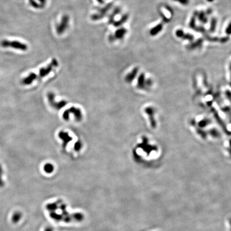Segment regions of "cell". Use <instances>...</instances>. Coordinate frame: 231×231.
Returning a JSON list of instances; mask_svg holds the SVG:
<instances>
[{
    "label": "cell",
    "instance_id": "obj_1",
    "mask_svg": "<svg viewBox=\"0 0 231 231\" xmlns=\"http://www.w3.org/2000/svg\"><path fill=\"white\" fill-rule=\"evenodd\" d=\"M112 6H113L112 3H108V4L105 6L104 7L99 9L97 13H96L95 14H93L91 18L93 20H94V21L99 20L103 18L105 16L107 15V14L109 11V10L111 9V8L112 7Z\"/></svg>",
    "mask_w": 231,
    "mask_h": 231
},
{
    "label": "cell",
    "instance_id": "obj_2",
    "mask_svg": "<svg viewBox=\"0 0 231 231\" xmlns=\"http://www.w3.org/2000/svg\"><path fill=\"white\" fill-rule=\"evenodd\" d=\"M69 20L70 18L68 15H65L62 17L61 21L56 27V32L57 34L61 35L66 31L69 26Z\"/></svg>",
    "mask_w": 231,
    "mask_h": 231
},
{
    "label": "cell",
    "instance_id": "obj_3",
    "mask_svg": "<svg viewBox=\"0 0 231 231\" xmlns=\"http://www.w3.org/2000/svg\"><path fill=\"white\" fill-rule=\"evenodd\" d=\"M176 37L180 38L183 40H187L189 41H193L194 40V37L190 33H186L181 29H179L176 31Z\"/></svg>",
    "mask_w": 231,
    "mask_h": 231
},
{
    "label": "cell",
    "instance_id": "obj_4",
    "mask_svg": "<svg viewBox=\"0 0 231 231\" xmlns=\"http://www.w3.org/2000/svg\"><path fill=\"white\" fill-rule=\"evenodd\" d=\"M194 16L197 17L198 20L200 22L205 24H206L208 22V15L206 14V12H204L203 11H195L194 13Z\"/></svg>",
    "mask_w": 231,
    "mask_h": 231
},
{
    "label": "cell",
    "instance_id": "obj_5",
    "mask_svg": "<svg viewBox=\"0 0 231 231\" xmlns=\"http://www.w3.org/2000/svg\"><path fill=\"white\" fill-rule=\"evenodd\" d=\"M127 32V31L125 28H122L118 29L114 32V35H112L114 41L116 40H122L125 37Z\"/></svg>",
    "mask_w": 231,
    "mask_h": 231
},
{
    "label": "cell",
    "instance_id": "obj_6",
    "mask_svg": "<svg viewBox=\"0 0 231 231\" xmlns=\"http://www.w3.org/2000/svg\"><path fill=\"white\" fill-rule=\"evenodd\" d=\"M57 65V62L56 59H53L52 63L51 64H50V65L48 66V67H47L46 68H42L40 70V77H43L45 76L50 71H51V70L52 69V67L54 66H56Z\"/></svg>",
    "mask_w": 231,
    "mask_h": 231
},
{
    "label": "cell",
    "instance_id": "obj_7",
    "mask_svg": "<svg viewBox=\"0 0 231 231\" xmlns=\"http://www.w3.org/2000/svg\"><path fill=\"white\" fill-rule=\"evenodd\" d=\"M163 27V25L162 23H160L151 28L149 31V34L153 37L156 36L162 31Z\"/></svg>",
    "mask_w": 231,
    "mask_h": 231
},
{
    "label": "cell",
    "instance_id": "obj_8",
    "mask_svg": "<svg viewBox=\"0 0 231 231\" xmlns=\"http://www.w3.org/2000/svg\"><path fill=\"white\" fill-rule=\"evenodd\" d=\"M10 47H12L13 48H15L17 49L22 50L23 51H25L28 49V46L24 43H21L19 41H14L10 42Z\"/></svg>",
    "mask_w": 231,
    "mask_h": 231
},
{
    "label": "cell",
    "instance_id": "obj_9",
    "mask_svg": "<svg viewBox=\"0 0 231 231\" xmlns=\"http://www.w3.org/2000/svg\"><path fill=\"white\" fill-rule=\"evenodd\" d=\"M129 18V16L128 14H124V15L122 16V17H121V18L117 20V21H114V23H113V24L114 25V27H119L121 26L122 25H123L124 24H125L127 20H128V19Z\"/></svg>",
    "mask_w": 231,
    "mask_h": 231
},
{
    "label": "cell",
    "instance_id": "obj_10",
    "mask_svg": "<svg viewBox=\"0 0 231 231\" xmlns=\"http://www.w3.org/2000/svg\"><path fill=\"white\" fill-rule=\"evenodd\" d=\"M122 11V9L120 7H116L114 8V9L113 10L112 13H111V15L109 16V24H113L114 22V17L118 15V14L120 13Z\"/></svg>",
    "mask_w": 231,
    "mask_h": 231
},
{
    "label": "cell",
    "instance_id": "obj_11",
    "mask_svg": "<svg viewBox=\"0 0 231 231\" xmlns=\"http://www.w3.org/2000/svg\"><path fill=\"white\" fill-rule=\"evenodd\" d=\"M36 78H37L36 74H34L33 73H32L28 77L25 78L23 80H22V84H23L24 85H28L32 83L33 81L36 79Z\"/></svg>",
    "mask_w": 231,
    "mask_h": 231
},
{
    "label": "cell",
    "instance_id": "obj_12",
    "mask_svg": "<svg viewBox=\"0 0 231 231\" xmlns=\"http://www.w3.org/2000/svg\"><path fill=\"white\" fill-rule=\"evenodd\" d=\"M203 43V40L201 39H199V40L196 41L195 42L189 44L188 46V48L189 49L192 50L196 49L198 48H200L202 46Z\"/></svg>",
    "mask_w": 231,
    "mask_h": 231
},
{
    "label": "cell",
    "instance_id": "obj_13",
    "mask_svg": "<svg viewBox=\"0 0 231 231\" xmlns=\"http://www.w3.org/2000/svg\"><path fill=\"white\" fill-rule=\"evenodd\" d=\"M22 213L20 211H16L15 213H13V214L12 216L11 220L14 224L18 223L20 220L22 219Z\"/></svg>",
    "mask_w": 231,
    "mask_h": 231
},
{
    "label": "cell",
    "instance_id": "obj_14",
    "mask_svg": "<svg viewBox=\"0 0 231 231\" xmlns=\"http://www.w3.org/2000/svg\"><path fill=\"white\" fill-rule=\"evenodd\" d=\"M217 19L215 18H213L211 19L209 28V31L211 33H213L215 31L216 27H217Z\"/></svg>",
    "mask_w": 231,
    "mask_h": 231
},
{
    "label": "cell",
    "instance_id": "obj_15",
    "mask_svg": "<svg viewBox=\"0 0 231 231\" xmlns=\"http://www.w3.org/2000/svg\"><path fill=\"white\" fill-rule=\"evenodd\" d=\"M28 1L30 3L31 6H33V8H35L39 9V8H42L43 6L42 4H38L35 0H28Z\"/></svg>",
    "mask_w": 231,
    "mask_h": 231
},
{
    "label": "cell",
    "instance_id": "obj_16",
    "mask_svg": "<svg viewBox=\"0 0 231 231\" xmlns=\"http://www.w3.org/2000/svg\"><path fill=\"white\" fill-rule=\"evenodd\" d=\"M189 26H190V28H193V29H195V28H196V17L194 15L191 17V20H190Z\"/></svg>",
    "mask_w": 231,
    "mask_h": 231
},
{
    "label": "cell",
    "instance_id": "obj_17",
    "mask_svg": "<svg viewBox=\"0 0 231 231\" xmlns=\"http://www.w3.org/2000/svg\"><path fill=\"white\" fill-rule=\"evenodd\" d=\"M173 1L180 4L182 6H187L190 2V0H173Z\"/></svg>",
    "mask_w": 231,
    "mask_h": 231
},
{
    "label": "cell",
    "instance_id": "obj_18",
    "mask_svg": "<svg viewBox=\"0 0 231 231\" xmlns=\"http://www.w3.org/2000/svg\"><path fill=\"white\" fill-rule=\"evenodd\" d=\"M3 170L2 167L0 164V187H2L4 185V182L2 179V175H3Z\"/></svg>",
    "mask_w": 231,
    "mask_h": 231
},
{
    "label": "cell",
    "instance_id": "obj_19",
    "mask_svg": "<svg viewBox=\"0 0 231 231\" xmlns=\"http://www.w3.org/2000/svg\"><path fill=\"white\" fill-rule=\"evenodd\" d=\"M10 42H11V41H8V40H3V41H2L1 42V46L3 47L7 48V47H10Z\"/></svg>",
    "mask_w": 231,
    "mask_h": 231
},
{
    "label": "cell",
    "instance_id": "obj_20",
    "mask_svg": "<svg viewBox=\"0 0 231 231\" xmlns=\"http://www.w3.org/2000/svg\"><path fill=\"white\" fill-rule=\"evenodd\" d=\"M225 33L227 35H231V22L228 24L227 26L225 29Z\"/></svg>",
    "mask_w": 231,
    "mask_h": 231
},
{
    "label": "cell",
    "instance_id": "obj_21",
    "mask_svg": "<svg viewBox=\"0 0 231 231\" xmlns=\"http://www.w3.org/2000/svg\"><path fill=\"white\" fill-rule=\"evenodd\" d=\"M228 40H229V37H222V38L219 39V41H220L222 43H225V42H226L227 41H228Z\"/></svg>",
    "mask_w": 231,
    "mask_h": 231
},
{
    "label": "cell",
    "instance_id": "obj_22",
    "mask_svg": "<svg viewBox=\"0 0 231 231\" xmlns=\"http://www.w3.org/2000/svg\"><path fill=\"white\" fill-rule=\"evenodd\" d=\"M45 171H46V172H49L51 171V170H52V167H51V166L50 165H48V164H47L46 165L45 167Z\"/></svg>",
    "mask_w": 231,
    "mask_h": 231
},
{
    "label": "cell",
    "instance_id": "obj_23",
    "mask_svg": "<svg viewBox=\"0 0 231 231\" xmlns=\"http://www.w3.org/2000/svg\"><path fill=\"white\" fill-rule=\"evenodd\" d=\"M206 13L208 15H211V14L212 13V10L211 9H209L207 10H206Z\"/></svg>",
    "mask_w": 231,
    "mask_h": 231
},
{
    "label": "cell",
    "instance_id": "obj_24",
    "mask_svg": "<svg viewBox=\"0 0 231 231\" xmlns=\"http://www.w3.org/2000/svg\"><path fill=\"white\" fill-rule=\"evenodd\" d=\"M40 3H41V4H45L46 2V0H38Z\"/></svg>",
    "mask_w": 231,
    "mask_h": 231
},
{
    "label": "cell",
    "instance_id": "obj_25",
    "mask_svg": "<svg viewBox=\"0 0 231 231\" xmlns=\"http://www.w3.org/2000/svg\"><path fill=\"white\" fill-rule=\"evenodd\" d=\"M100 4H103L104 3V1L103 0H96Z\"/></svg>",
    "mask_w": 231,
    "mask_h": 231
},
{
    "label": "cell",
    "instance_id": "obj_26",
    "mask_svg": "<svg viewBox=\"0 0 231 231\" xmlns=\"http://www.w3.org/2000/svg\"><path fill=\"white\" fill-rule=\"evenodd\" d=\"M229 223H230V228H231V219L230 220V221H229Z\"/></svg>",
    "mask_w": 231,
    "mask_h": 231
},
{
    "label": "cell",
    "instance_id": "obj_27",
    "mask_svg": "<svg viewBox=\"0 0 231 231\" xmlns=\"http://www.w3.org/2000/svg\"><path fill=\"white\" fill-rule=\"evenodd\" d=\"M230 69H231V65H230Z\"/></svg>",
    "mask_w": 231,
    "mask_h": 231
}]
</instances>
